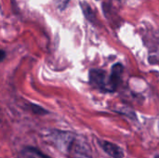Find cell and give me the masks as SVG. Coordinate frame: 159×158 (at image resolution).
<instances>
[{"mask_svg":"<svg viewBox=\"0 0 159 158\" xmlns=\"http://www.w3.org/2000/svg\"><path fill=\"white\" fill-rule=\"evenodd\" d=\"M89 77V83L94 88L109 92V76L107 77L105 71L101 69H91Z\"/></svg>","mask_w":159,"mask_h":158,"instance_id":"7a4b0ae2","label":"cell"},{"mask_svg":"<svg viewBox=\"0 0 159 158\" xmlns=\"http://www.w3.org/2000/svg\"><path fill=\"white\" fill-rule=\"evenodd\" d=\"M6 58V52L4 50H1L0 49V62L2 61H4V59Z\"/></svg>","mask_w":159,"mask_h":158,"instance_id":"9c48e42d","label":"cell"},{"mask_svg":"<svg viewBox=\"0 0 159 158\" xmlns=\"http://www.w3.org/2000/svg\"><path fill=\"white\" fill-rule=\"evenodd\" d=\"M81 7L84 11L85 16L87 17V19L90 21H93L95 20V14L92 10V8L89 7V5L86 2H82L81 3Z\"/></svg>","mask_w":159,"mask_h":158,"instance_id":"8992f818","label":"cell"},{"mask_svg":"<svg viewBox=\"0 0 159 158\" xmlns=\"http://www.w3.org/2000/svg\"><path fill=\"white\" fill-rule=\"evenodd\" d=\"M50 139L53 144L61 152L72 154L76 158L90 157V151L87 143L79 142L73 133L53 130L50 133Z\"/></svg>","mask_w":159,"mask_h":158,"instance_id":"6da1fadb","label":"cell"},{"mask_svg":"<svg viewBox=\"0 0 159 158\" xmlns=\"http://www.w3.org/2000/svg\"><path fill=\"white\" fill-rule=\"evenodd\" d=\"M18 158H50L46 156L42 152H40L38 149L34 147H25L23 148Z\"/></svg>","mask_w":159,"mask_h":158,"instance_id":"5b68a950","label":"cell"},{"mask_svg":"<svg viewBox=\"0 0 159 158\" xmlns=\"http://www.w3.org/2000/svg\"><path fill=\"white\" fill-rule=\"evenodd\" d=\"M32 111L36 115H47V114H48V112L47 110H45L43 107H41L40 105H35V104L32 105Z\"/></svg>","mask_w":159,"mask_h":158,"instance_id":"52a82bcc","label":"cell"},{"mask_svg":"<svg viewBox=\"0 0 159 158\" xmlns=\"http://www.w3.org/2000/svg\"><path fill=\"white\" fill-rule=\"evenodd\" d=\"M54 3H55L56 7L61 11V10L65 9V7H67V5L69 3V0H54Z\"/></svg>","mask_w":159,"mask_h":158,"instance_id":"ba28073f","label":"cell"},{"mask_svg":"<svg viewBox=\"0 0 159 158\" xmlns=\"http://www.w3.org/2000/svg\"><path fill=\"white\" fill-rule=\"evenodd\" d=\"M99 144L101 145L102 150L107 155H109L113 158H123L124 156V152H123L122 148H120L118 145H116L113 142L102 141V142H99Z\"/></svg>","mask_w":159,"mask_h":158,"instance_id":"277c9868","label":"cell"},{"mask_svg":"<svg viewBox=\"0 0 159 158\" xmlns=\"http://www.w3.org/2000/svg\"><path fill=\"white\" fill-rule=\"evenodd\" d=\"M123 74V65L121 63H116L112 67V72L109 75V92H114L117 89L121 82V76Z\"/></svg>","mask_w":159,"mask_h":158,"instance_id":"3957f363","label":"cell"}]
</instances>
